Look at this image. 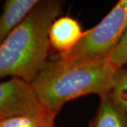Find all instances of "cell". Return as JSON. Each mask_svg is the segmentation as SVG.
I'll list each match as a JSON object with an SVG mask.
<instances>
[{"instance_id":"cell-1","label":"cell","mask_w":127,"mask_h":127,"mask_svg":"<svg viewBox=\"0 0 127 127\" xmlns=\"http://www.w3.org/2000/svg\"><path fill=\"white\" fill-rule=\"evenodd\" d=\"M63 1H40L0 45V79L18 78L31 83L47 62L49 30Z\"/></svg>"},{"instance_id":"cell-2","label":"cell","mask_w":127,"mask_h":127,"mask_svg":"<svg viewBox=\"0 0 127 127\" xmlns=\"http://www.w3.org/2000/svg\"><path fill=\"white\" fill-rule=\"evenodd\" d=\"M116 70L108 58L64 63L55 57L46 62L31 84L46 111L57 114L70 100L108 94Z\"/></svg>"},{"instance_id":"cell-3","label":"cell","mask_w":127,"mask_h":127,"mask_svg":"<svg viewBox=\"0 0 127 127\" xmlns=\"http://www.w3.org/2000/svg\"><path fill=\"white\" fill-rule=\"evenodd\" d=\"M127 27V0H119L100 23L86 31L83 37L64 57L56 58L64 63L107 59Z\"/></svg>"},{"instance_id":"cell-4","label":"cell","mask_w":127,"mask_h":127,"mask_svg":"<svg viewBox=\"0 0 127 127\" xmlns=\"http://www.w3.org/2000/svg\"><path fill=\"white\" fill-rule=\"evenodd\" d=\"M31 84L18 78L0 83V121L18 114L47 113Z\"/></svg>"},{"instance_id":"cell-5","label":"cell","mask_w":127,"mask_h":127,"mask_svg":"<svg viewBox=\"0 0 127 127\" xmlns=\"http://www.w3.org/2000/svg\"><path fill=\"white\" fill-rule=\"evenodd\" d=\"M86 31L76 19L68 16L57 18L51 25L49 30L48 40L50 52L64 57L81 40Z\"/></svg>"},{"instance_id":"cell-6","label":"cell","mask_w":127,"mask_h":127,"mask_svg":"<svg viewBox=\"0 0 127 127\" xmlns=\"http://www.w3.org/2000/svg\"><path fill=\"white\" fill-rule=\"evenodd\" d=\"M39 0H7L0 16V45L26 18Z\"/></svg>"},{"instance_id":"cell-7","label":"cell","mask_w":127,"mask_h":127,"mask_svg":"<svg viewBox=\"0 0 127 127\" xmlns=\"http://www.w3.org/2000/svg\"><path fill=\"white\" fill-rule=\"evenodd\" d=\"M98 109L88 127H127V112L108 94L100 96Z\"/></svg>"},{"instance_id":"cell-8","label":"cell","mask_w":127,"mask_h":127,"mask_svg":"<svg viewBox=\"0 0 127 127\" xmlns=\"http://www.w3.org/2000/svg\"><path fill=\"white\" fill-rule=\"evenodd\" d=\"M55 114H18L0 121V127H45L50 119L56 117Z\"/></svg>"},{"instance_id":"cell-9","label":"cell","mask_w":127,"mask_h":127,"mask_svg":"<svg viewBox=\"0 0 127 127\" xmlns=\"http://www.w3.org/2000/svg\"><path fill=\"white\" fill-rule=\"evenodd\" d=\"M114 102L127 112V69L118 68L114 74L111 90L108 93Z\"/></svg>"},{"instance_id":"cell-10","label":"cell","mask_w":127,"mask_h":127,"mask_svg":"<svg viewBox=\"0 0 127 127\" xmlns=\"http://www.w3.org/2000/svg\"><path fill=\"white\" fill-rule=\"evenodd\" d=\"M108 59L116 69L122 68L127 64V27L117 45L110 53Z\"/></svg>"},{"instance_id":"cell-11","label":"cell","mask_w":127,"mask_h":127,"mask_svg":"<svg viewBox=\"0 0 127 127\" xmlns=\"http://www.w3.org/2000/svg\"><path fill=\"white\" fill-rule=\"evenodd\" d=\"M56 117H53L50 119L49 122H47L45 127H54V123H55V119Z\"/></svg>"}]
</instances>
